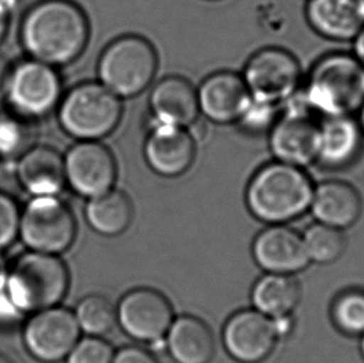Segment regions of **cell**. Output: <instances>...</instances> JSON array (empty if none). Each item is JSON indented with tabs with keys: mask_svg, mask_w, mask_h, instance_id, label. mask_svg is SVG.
Instances as JSON below:
<instances>
[{
	"mask_svg": "<svg viewBox=\"0 0 364 363\" xmlns=\"http://www.w3.org/2000/svg\"><path fill=\"white\" fill-rule=\"evenodd\" d=\"M87 16L70 0H44L21 23V44L31 59L53 68L74 63L89 43Z\"/></svg>",
	"mask_w": 364,
	"mask_h": 363,
	"instance_id": "obj_1",
	"label": "cell"
},
{
	"mask_svg": "<svg viewBox=\"0 0 364 363\" xmlns=\"http://www.w3.org/2000/svg\"><path fill=\"white\" fill-rule=\"evenodd\" d=\"M314 191L315 186L304 168L276 161L261 167L251 178L246 203L257 219L284 224L310 208Z\"/></svg>",
	"mask_w": 364,
	"mask_h": 363,
	"instance_id": "obj_2",
	"label": "cell"
},
{
	"mask_svg": "<svg viewBox=\"0 0 364 363\" xmlns=\"http://www.w3.org/2000/svg\"><path fill=\"white\" fill-rule=\"evenodd\" d=\"M302 96L325 117L353 116L364 103V66L350 53L325 55L312 66Z\"/></svg>",
	"mask_w": 364,
	"mask_h": 363,
	"instance_id": "obj_3",
	"label": "cell"
},
{
	"mask_svg": "<svg viewBox=\"0 0 364 363\" xmlns=\"http://www.w3.org/2000/svg\"><path fill=\"white\" fill-rule=\"evenodd\" d=\"M68 266L58 256L29 251L15 261L6 275V291L20 314L59 306L69 290Z\"/></svg>",
	"mask_w": 364,
	"mask_h": 363,
	"instance_id": "obj_4",
	"label": "cell"
},
{
	"mask_svg": "<svg viewBox=\"0 0 364 363\" xmlns=\"http://www.w3.org/2000/svg\"><path fill=\"white\" fill-rule=\"evenodd\" d=\"M122 111L121 98L104 85L84 83L61 98L59 122L71 137L79 141H100L119 126Z\"/></svg>",
	"mask_w": 364,
	"mask_h": 363,
	"instance_id": "obj_5",
	"label": "cell"
},
{
	"mask_svg": "<svg viewBox=\"0 0 364 363\" xmlns=\"http://www.w3.org/2000/svg\"><path fill=\"white\" fill-rule=\"evenodd\" d=\"M158 58L152 44L137 35H124L104 50L97 65L100 84L119 98L137 96L157 73Z\"/></svg>",
	"mask_w": 364,
	"mask_h": 363,
	"instance_id": "obj_6",
	"label": "cell"
},
{
	"mask_svg": "<svg viewBox=\"0 0 364 363\" xmlns=\"http://www.w3.org/2000/svg\"><path fill=\"white\" fill-rule=\"evenodd\" d=\"M282 115L271 127L269 144L277 162L305 168L317 162L320 123L316 122L300 91L286 101Z\"/></svg>",
	"mask_w": 364,
	"mask_h": 363,
	"instance_id": "obj_7",
	"label": "cell"
},
{
	"mask_svg": "<svg viewBox=\"0 0 364 363\" xmlns=\"http://www.w3.org/2000/svg\"><path fill=\"white\" fill-rule=\"evenodd\" d=\"M76 219L56 196H35L20 213L19 234L31 251L58 256L76 238Z\"/></svg>",
	"mask_w": 364,
	"mask_h": 363,
	"instance_id": "obj_8",
	"label": "cell"
},
{
	"mask_svg": "<svg viewBox=\"0 0 364 363\" xmlns=\"http://www.w3.org/2000/svg\"><path fill=\"white\" fill-rule=\"evenodd\" d=\"M242 76L252 100L279 106L300 91L302 71L289 51L266 48L247 60Z\"/></svg>",
	"mask_w": 364,
	"mask_h": 363,
	"instance_id": "obj_9",
	"label": "cell"
},
{
	"mask_svg": "<svg viewBox=\"0 0 364 363\" xmlns=\"http://www.w3.org/2000/svg\"><path fill=\"white\" fill-rule=\"evenodd\" d=\"M5 98L10 111L26 120L44 117L61 101V80L56 70L36 60H26L10 71Z\"/></svg>",
	"mask_w": 364,
	"mask_h": 363,
	"instance_id": "obj_10",
	"label": "cell"
},
{
	"mask_svg": "<svg viewBox=\"0 0 364 363\" xmlns=\"http://www.w3.org/2000/svg\"><path fill=\"white\" fill-rule=\"evenodd\" d=\"M80 334L74 312L55 306L33 314L25 324L23 340L34 359L54 363L69 356L79 342Z\"/></svg>",
	"mask_w": 364,
	"mask_h": 363,
	"instance_id": "obj_11",
	"label": "cell"
},
{
	"mask_svg": "<svg viewBox=\"0 0 364 363\" xmlns=\"http://www.w3.org/2000/svg\"><path fill=\"white\" fill-rule=\"evenodd\" d=\"M173 321L172 305L157 290H132L123 296L117 307L119 326L129 337L141 342L163 344Z\"/></svg>",
	"mask_w": 364,
	"mask_h": 363,
	"instance_id": "obj_12",
	"label": "cell"
},
{
	"mask_svg": "<svg viewBox=\"0 0 364 363\" xmlns=\"http://www.w3.org/2000/svg\"><path fill=\"white\" fill-rule=\"evenodd\" d=\"M64 164L66 183L79 196L91 199L114 189L116 159L99 141H80L65 154Z\"/></svg>",
	"mask_w": 364,
	"mask_h": 363,
	"instance_id": "obj_13",
	"label": "cell"
},
{
	"mask_svg": "<svg viewBox=\"0 0 364 363\" xmlns=\"http://www.w3.org/2000/svg\"><path fill=\"white\" fill-rule=\"evenodd\" d=\"M279 339L274 319L255 309L232 315L223 331L228 354L242 363L262 362L274 351Z\"/></svg>",
	"mask_w": 364,
	"mask_h": 363,
	"instance_id": "obj_14",
	"label": "cell"
},
{
	"mask_svg": "<svg viewBox=\"0 0 364 363\" xmlns=\"http://www.w3.org/2000/svg\"><path fill=\"white\" fill-rule=\"evenodd\" d=\"M197 96L199 112L218 125L239 122L252 101L242 76L232 71L208 76L197 90Z\"/></svg>",
	"mask_w": 364,
	"mask_h": 363,
	"instance_id": "obj_15",
	"label": "cell"
},
{
	"mask_svg": "<svg viewBox=\"0 0 364 363\" xmlns=\"http://www.w3.org/2000/svg\"><path fill=\"white\" fill-rule=\"evenodd\" d=\"M144 158L152 171L162 177L182 176L196 158V143L187 128L154 123L148 133Z\"/></svg>",
	"mask_w": 364,
	"mask_h": 363,
	"instance_id": "obj_16",
	"label": "cell"
},
{
	"mask_svg": "<svg viewBox=\"0 0 364 363\" xmlns=\"http://www.w3.org/2000/svg\"><path fill=\"white\" fill-rule=\"evenodd\" d=\"M252 254L256 263L270 274H295L310 264L302 236L282 224L261 231L254 241Z\"/></svg>",
	"mask_w": 364,
	"mask_h": 363,
	"instance_id": "obj_17",
	"label": "cell"
},
{
	"mask_svg": "<svg viewBox=\"0 0 364 363\" xmlns=\"http://www.w3.org/2000/svg\"><path fill=\"white\" fill-rule=\"evenodd\" d=\"M306 19L325 39L353 41L364 26V0H309Z\"/></svg>",
	"mask_w": 364,
	"mask_h": 363,
	"instance_id": "obj_18",
	"label": "cell"
},
{
	"mask_svg": "<svg viewBox=\"0 0 364 363\" xmlns=\"http://www.w3.org/2000/svg\"><path fill=\"white\" fill-rule=\"evenodd\" d=\"M149 108L156 123L188 128L199 116L197 90L181 76H167L153 88Z\"/></svg>",
	"mask_w": 364,
	"mask_h": 363,
	"instance_id": "obj_19",
	"label": "cell"
},
{
	"mask_svg": "<svg viewBox=\"0 0 364 363\" xmlns=\"http://www.w3.org/2000/svg\"><path fill=\"white\" fill-rule=\"evenodd\" d=\"M310 208L318 223L343 231L360 219L363 204L355 186L331 179L315 186Z\"/></svg>",
	"mask_w": 364,
	"mask_h": 363,
	"instance_id": "obj_20",
	"label": "cell"
},
{
	"mask_svg": "<svg viewBox=\"0 0 364 363\" xmlns=\"http://www.w3.org/2000/svg\"><path fill=\"white\" fill-rule=\"evenodd\" d=\"M20 184L34 196H58L66 184L64 157L54 148L34 146L19 158Z\"/></svg>",
	"mask_w": 364,
	"mask_h": 363,
	"instance_id": "obj_21",
	"label": "cell"
},
{
	"mask_svg": "<svg viewBox=\"0 0 364 363\" xmlns=\"http://www.w3.org/2000/svg\"><path fill=\"white\" fill-rule=\"evenodd\" d=\"M364 133L353 116L325 117L320 123L317 162L327 168H343L358 157Z\"/></svg>",
	"mask_w": 364,
	"mask_h": 363,
	"instance_id": "obj_22",
	"label": "cell"
},
{
	"mask_svg": "<svg viewBox=\"0 0 364 363\" xmlns=\"http://www.w3.org/2000/svg\"><path fill=\"white\" fill-rule=\"evenodd\" d=\"M166 346L177 363H209L214 354L212 331L202 320L189 315L174 319Z\"/></svg>",
	"mask_w": 364,
	"mask_h": 363,
	"instance_id": "obj_23",
	"label": "cell"
},
{
	"mask_svg": "<svg viewBox=\"0 0 364 363\" xmlns=\"http://www.w3.org/2000/svg\"><path fill=\"white\" fill-rule=\"evenodd\" d=\"M300 299V285L291 275L269 273L256 283L251 293L255 310L270 319L291 316Z\"/></svg>",
	"mask_w": 364,
	"mask_h": 363,
	"instance_id": "obj_24",
	"label": "cell"
},
{
	"mask_svg": "<svg viewBox=\"0 0 364 363\" xmlns=\"http://www.w3.org/2000/svg\"><path fill=\"white\" fill-rule=\"evenodd\" d=\"M90 226L105 236L122 234L132 221L131 201L123 191H112L91 198L85 209Z\"/></svg>",
	"mask_w": 364,
	"mask_h": 363,
	"instance_id": "obj_25",
	"label": "cell"
},
{
	"mask_svg": "<svg viewBox=\"0 0 364 363\" xmlns=\"http://www.w3.org/2000/svg\"><path fill=\"white\" fill-rule=\"evenodd\" d=\"M302 239L309 259L317 264H331L338 261L347 246L345 234L341 229L322 223L309 226Z\"/></svg>",
	"mask_w": 364,
	"mask_h": 363,
	"instance_id": "obj_26",
	"label": "cell"
},
{
	"mask_svg": "<svg viewBox=\"0 0 364 363\" xmlns=\"http://www.w3.org/2000/svg\"><path fill=\"white\" fill-rule=\"evenodd\" d=\"M74 315L80 330L95 337L109 334L117 322V309H114L107 298L101 295L84 298L76 306Z\"/></svg>",
	"mask_w": 364,
	"mask_h": 363,
	"instance_id": "obj_27",
	"label": "cell"
},
{
	"mask_svg": "<svg viewBox=\"0 0 364 363\" xmlns=\"http://www.w3.org/2000/svg\"><path fill=\"white\" fill-rule=\"evenodd\" d=\"M29 122L13 111L0 113V157L20 158L34 147Z\"/></svg>",
	"mask_w": 364,
	"mask_h": 363,
	"instance_id": "obj_28",
	"label": "cell"
},
{
	"mask_svg": "<svg viewBox=\"0 0 364 363\" xmlns=\"http://www.w3.org/2000/svg\"><path fill=\"white\" fill-rule=\"evenodd\" d=\"M332 320L348 336L364 335V290H346L332 305Z\"/></svg>",
	"mask_w": 364,
	"mask_h": 363,
	"instance_id": "obj_29",
	"label": "cell"
},
{
	"mask_svg": "<svg viewBox=\"0 0 364 363\" xmlns=\"http://www.w3.org/2000/svg\"><path fill=\"white\" fill-rule=\"evenodd\" d=\"M114 357L109 342L102 337L87 336L79 340L66 359L68 363H112Z\"/></svg>",
	"mask_w": 364,
	"mask_h": 363,
	"instance_id": "obj_30",
	"label": "cell"
},
{
	"mask_svg": "<svg viewBox=\"0 0 364 363\" xmlns=\"http://www.w3.org/2000/svg\"><path fill=\"white\" fill-rule=\"evenodd\" d=\"M20 211L11 196L0 191V251L19 234Z\"/></svg>",
	"mask_w": 364,
	"mask_h": 363,
	"instance_id": "obj_31",
	"label": "cell"
},
{
	"mask_svg": "<svg viewBox=\"0 0 364 363\" xmlns=\"http://www.w3.org/2000/svg\"><path fill=\"white\" fill-rule=\"evenodd\" d=\"M277 116V106L270 103L259 102L252 100L239 125L249 132H261L272 127Z\"/></svg>",
	"mask_w": 364,
	"mask_h": 363,
	"instance_id": "obj_32",
	"label": "cell"
},
{
	"mask_svg": "<svg viewBox=\"0 0 364 363\" xmlns=\"http://www.w3.org/2000/svg\"><path fill=\"white\" fill-rule=\"evenodd\" d=\"M112 363H159L148 349L127 346L114 354Z\"/></svg>",
	"mask_w": 364,
	"mask_h": 363,
	"instance_id": "obj_33",
	"label": "cell"
},
{
	"mask_svg": "<svg viewBox=\"0 0 364 363\" xmlns=\"http://www.w3.org/2000/svg\"><path fill=\"white\" fill-rule=\"evenodd\" d=\"M11 68L13 66H10L8 58L5 55L0 54V98H5V91H6Z\"/></svg>",
	"mask_w": 364,
	"mask_h": 363,
	"instance_id": "obj_34",
	"label": "cell"
},
{
	"mask_svg": "<svg viewBox=\"0 0 364 363\" xmlns=\"http://www.w3.org/2000/svg\"><path fill=\"white\" fill-rule=\"evenodd\" d=\"M9 5L3 0H0V43L4 39L5 34L9 28Z\"/></svg>",
	"mask_w": 364,
	"mask_h": 363,
	"instance_id": "obj_35",
	"label": "cell"
},
{
	"mask_svg": "<svg viewBox=\"0 0 364 363\" xmlns=\"http://www.w3.org/2000/svg\"><path fill=\"white\" fill-rule=\"evenodd\" d=\"M352 43H353L352 54L355 55V58L360 60V64L364 66V26L363 29L360 30V34L355 36Z\"/></svg>",
	"mask_w": 364,
	"mask_h": 363,
	"instance_id": "obj_36",
	"label": "cell"
},
{
	"mask_svg": "<svg viewBox=\"0 0 364 363\" xmlns=\"http://www.w3.org/2000/svg\"><path fill=\"white\" fill-rule=\"evenodd\" d=\"M358 122H360V128H362V131H363L364 133V103L363 106L360 107V111H358Z\"/></svg>",
	"mask_w": 364,
	"mask_h": 363,
	"instance_id": "obj_37",
	"label": "cell"
},
{
	"mask_svg": "<svg viewBox=\"0 0 364 363\" xmlns=\"http://www.w3.org/2000/svg\"><path fill=\"white\" fill-rule=\"evenodd\" d=\"M0 363H13L11 361H10L6 356H4V354H0Z\"/></svg>",
	"mask_w": 364,
	"mask_h": 363,
	"instance_id": "obj_38",
	"label": "cell"
},
{
	"mask_svg": "<svg viewBox=\"0 0 364 363\" xmlns=\"http://www.w3.org/2000/svg\"><path fill=\"white\" fill-rule=\"evenodd\" d=\"M360 354H362V357L364 359V335L362 336V340H360Z\"/></svg>",
	"mask_w": 364,
	"mask_h": 363,
	"instance_id": "obj_39",
	"label": "cell"
}]
</instances>
